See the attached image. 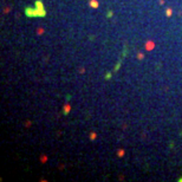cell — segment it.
Masks as SVG:
<instances>
[{
  "mask_svg": "<svg viewBox=\"0 0 182 182\" xmlns=\"http://www.w3.org/2000/svg\"><path fill=\"white\" fill-rule=\"evenodd\" d=\"M36 8L38 11V17H44L45 14H46V12H45V10H44V5H43V3L40 1V0H37L36 1Z\"/></svg>",
  "mask_w": 182,
  "mask_h": 182,
  "instance_id": "cell-2",
  "label": "cell"
},
{
  "mask_svg": "<svg viewBox=\"0 0 182 182\" xmlns=\"http://www.w3.org/2000/svg\"><path fill=\"white\" fill-rule=\"evenodd\" d=\"M178 181H182V178H180V180H178Z\"/></svg>",
  "mask_w": 182,
  "mask_h": 182,
  "instance_id": "cell-4",
  "label": "cell"
},
{
  "mask_svg": "<svg viewBox=\"0 0 182 182\" xmlns=\"http://www.w3.org/2000/svg\"><path fill=\"white\" fill-rule=\"evenodd\" d=\"M90 5H92L94 7H97L98 6V3L96 1V0H90Z\"/></svg>",
  "mask_w": 182,
  "mask_h": 182,
  "instance_id": "cell-3",
  "label": "cell"
},
{
  "mask_svg": "<svg viewBox=\"0 0 182 182\" xmlns=\"http://www.w3.org/2000/svg\"><path fill=\"white\" fill-rule=\"evenodd\" d=\"M25 16L28 17V18H32V17H38V11L36 7H31V6H27L24 11Z\"/></svg>",
  "mask_w": 182,
  "mask_h": 182,
  "instance_id": "cell-1",
  "label": "cell"
}]
</instances>
